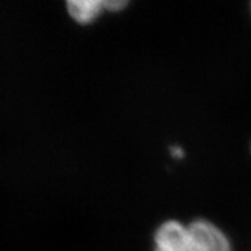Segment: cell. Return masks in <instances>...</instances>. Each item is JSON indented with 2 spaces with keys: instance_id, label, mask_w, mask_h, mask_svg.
<instances>
[{
  "instance_id": "7a4b0ae2",
  "label": "cell",
  "mask_w": 251,
  "mask_h": 251,
  "mask_svg": "<svg viewBox=\"0 0 251 251\" xmlns=\"http://www.w3.org/2000/svg\"><path fill=\"white\" fill-rule=\"evenodd\" d=\"M105 9V1L99 0H70L67 1V10L77 23L88 24L99 17Z\"/></svg>"
},
{
  "instance_id": "277c9868",
  "label": "cell",
  "mask_w": 251,
  "mask_h": 251,
  "mask_svg": "<svg viewBox=\"0 0 251 251\" xmlns=\"http://www.w3.org/2000/svg\"><path fill=\"white\" fill-rule=\"evenodd\" d=\"M127 6V1L122 0H112V1H105V9L109 11H120Z\"/></svg>"
},
{
  "instance_id": "3957f363",
  "label": "cell",
  "mask_w": 251,
  "mask_h": 251,
  "mask_svg": "<svg viewBox=\"0 0 251 251\" xmlns=\"http://www.w3.org/2000/svg\"><path fill=\"white\" fill-rule=\"evenodd\" d=\"M155 251H196V250H194V247H193L191 236H190V239L181 240V242L172 243V244H166V246L155 247Z\"/></svg>"
},
{
  "instance_id": "6da1fadb",
  "label": "cell",
  "mask_w": 251,
  "mask_h": 251,
  "mask_svg": "<svg viewBox=\"0 0 251 251\" xmlns=\"http://www.w3.org/2000/svg\"><path fill=\"white\" fill-rule=\"evenodd\" d=\"M196 251H232L227 236L212 222L197 219L188 226Z\"/></svg>"
}]
</instances>
